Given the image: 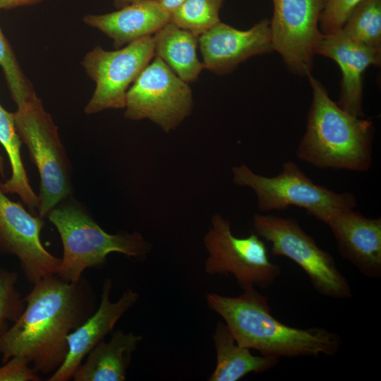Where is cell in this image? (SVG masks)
I'll return each mask as SVG.
<instances>
[{
  "label": "cell",
  "mask_w": 381,
  "mask_h": 381,
  "mask_svg": "<svg viewBox=\"0 0 381 381\" xmlns=\"http://www.w3.org/2000/svg\"><path fill=\"white\" fill-rule=\"evenodd\" d=\"M155 56L186 83L195 81L204 68L197 54L199 36L170 21L152 37Z\"/></svg>",
  "instance_id": "ffe728a7"
},
{
  "label": "cell",
  "mask_w": 381,
  "mask_h": 381,
  "mask_svg": "<svg viewBox=\"0 0 381 381\" xmlns=\"http://www.w3.org/2000/svg\"><path fill=\"white\" fill-rule=\"evenodd\" d=\"M112 282L104 281L100 303L95 311L67 337L68 351L63 364L48 381H67L88 353L114 330L119 320L138 301L139 295L131 289L126 290L116 302L110 301Z\"/></svg>",
  "instance_id": "9a60e30c"
},
{
  "label": "cell",
  "mask_w": 381,
  "mask_h": 381,
  "mask_svg": "<svg viewBox=\"0 0 381 381\" xmlns=\"http://www.w3.org/2000/svg\"><path fill=\"white\" fill-rule=\"evenodd\" d=\"M83 22L111 39L119 49L135 40L155 34L170 21V14L158 0H140L104 14H89Z\"/></svg>",
  "instance_id": "e0dca14e"
},
{
  "label": "cell",
  "mask_w": 381,
  "mask_h": 381,
  "mask_svg": "<svg viewBox=\"0 0 381 381\" xmlns=\"http://www.w3.org/2000/svg\"><path fill=\"white\" fill-rule=\"evenodd\" d=\"M186 0H158L161 6L170 14L175 11Z\"/></svg>",
  "instance_id": "f1b7e54d"
},
{
  "label": "cell",
  "mask_w": 381,
  "mask_h": 381,
  "mask_svg": "<svg viewBox=\"0 0 381 381\" xmlns=\"http://www.w3.org/2000/svg\"><path fill=\"white\" fill-rule=\"evenodd\" d=\"M18 274L0 267V335L8 329V322H14L25 308V301L16 284Z\"/></svg>",
  "instance_id": "d4e9b609"
},
{
  "label": "cell",
  "mask_w": 381,
  "mask_h": 381,
  "mask_svg": "<svg viewBox=\"0 0 381 381\" xmlns=\"http://www.w3.org/2000/svg\"><path fill=\"white\" fill-rule=\"evenodd\" d=\"M0 175L5 177V165L3 157L0 155Z\"/></svg>",
  "instance_id": "4dcf8cb0"
},
{
  "label": "cell",
  "mask_w": 381,
  "mask_h": 381,
  "mask_svg": "<svg viewBox=\"0 0 381 381\" xmlns=\"http://www.w3.org/2000/svg\"><path fill=\"white\" fill-rule=\"evenodd\" d=\"M71 197L59 202L47 218L56 227L63 245L57 275L68 282L83 277L87 268L105 265L107 257L119 253L137 260H145L151 244L138 231L110 234Z\"/></svg>",
  "instance_id": "277c9868"
},
{
  "label": "cell",
  "mask_w": 381,
  "mask_h": 381,
  "mask_svg": "<svg viewBox=\"0 0 381 381\" xmlns=\"http://www.w3.org/2000/svg\"><path fill=\"white\" fill-rule=\"evenodd\" d=\"M141 335L121 330L112 332L109 341L98 343L73 375L74 381H124L133 353Z\"/></svg>",
  "instance_id": "ac0fdd59"
},
{
  "label": "cell",
  "mask_w": 381,
  "mask_h": 381,
  "mask_svg": "<svg viewBox=\"0 0 381 381\" xmlns=\"http://www.w3.org/2000/svg\"><path fill=\"white\" fill-rule=\"evenodd\" d=\"M212 339L216 365L209 381H238L248 374L267 371L279 362V358L254 356L250 349L240 346L224 320L217 322Z\"/></svg>",
  "instance_id": "d6986e66"
},
{
  "label": "cell",
  "mask_w": 381,
  "mask_h": 381,
  "mask_svg": "<svg viewBox=\"0 0 381 381\" xmlns=\"http://www.w3.org/2000/svg\"><path fill=\"white\" fill-rule=\"evenodd\" d=\"M0 366V381H39L38 372L27 360L13 356Z\"/></svg>",
  "instance_id": "4316f807"
},
{
  "label": "cell",
  "mask_w": 381,
  "mask_h": 381,
  "mask_svg": "<svg viewBox=\"0 0 381 381\" xmlns=\"http://www.w3.org/2000/svg\"><path fill=\"white\" fill-rule=\"evenodd\" d=\"M0 143L4 147L11 165V176L0 183L5 193H16L32 214L37 215L40 198L32 188L20 155L22 143L14 123L13 113L7 111L0 104Z\"/></svg>",
  "instance_id": "44dd1931"
},
{
  "label": "cell",
  "mask_w": 381,
  "mask_h": 381,
  "mask_svg": "<svg viewBox=\"0 0 381 381\" xmlns=\"http://www.w3.org/2000/svg\"><path fill=\"white\" fill-rule=\"evenodd\" d=\"M44 219L11 200L0 188V253L17 257L27 280L35 284L57 274L61 264L40 241Z\"/></svg>",
  "instance_id": "7c38bea8"
},
{
  "label": "cell",
  "mask_w": 381,
  "mask_h": 381,
  "mask_svg": "<svg viewBox=\"0 0 381 381\" xmlns=\"http://www.w3.org/2000/svg\"><path fill=\"white\" fill-rule=\"evenodd\" d=\"M341 30L352 40L381 49V0H363Z\"/></svg>",
  "instance_id": "7402d4cb"
},
{
  "label": "cell",
  "mask_w": 381,
  "mask_h": 381,
  "mask_svg": "<svg viewBox=\"0 0 381 381\" xmlns=\"http://www.w3.org/2000/svg\"><path fill=\"white\" fill-rule=\"evenodd\" d=\"M254 232L271 245L274 256L286 257L299 266L319 294L334 299L353 296L351 287L334 257L320 248L291 217L255 214Z\"/></svg>",
  "instance_id": "8992f818"
},
{
  "label": "cell",
  "mask_w": 381,
  "mask_h": 381,
  "mask_svg": "<svg viewBox=\"0 0 381 381\" xmlns=\"http://www.w3.org/2000/svg\"><path fill=\"white\" fill-rule=\"evenodd\" d=\"M204 238L208 253L205 271L210 275L231 274L243 291L270 288L281 274L278 265L272 262L264 240L255 232L237 237L231 223L215 214Z\"/></svg>",
  "instance_id": "52a82bcc"
},
{
  "label": "cell",
  "mask_w": 381,
  "mask_h": 381,
  "mask_svg": "<svg viewBox=\"0 0 381 381\" xmlns=\"http://www.w3.org/2000/svg\"><path fill=\"white\" fill-rule=\"evenodd\" d=\"M315 53L332 59L342 73L338 105L350 114L364 117L363 74L370 66H379L381 49L352 40L342 30L323 35Z\"/></svg>",
  "instance_id": "2e32d148"
},
{
  "label": "cell",
  "mask_w": 381,
  "mask_h": 381,
  "mask_svg": "<svg viewBox=\"0 0 381 381\" xmlns=\"http://www.w3.org/2000/svg\"><path fill=\"white\" fill-rule=\"evenodd\" d=\"M363 0H325L319 26L323 35L341 30L354 8Z\"/></svg>",
  "instance_id": "484cf974"
},
{
  "label": "cell",
  "mask_w": 381,
  "mask_h": 381,
  "mask_svg": "<svg viewBox=\"0 0 381 381\" xmlns=\"http://www.w3.org/2000/svg\"><path fill=\"white\" fill-rule=\"evenodd\" d=\"M0 67L13 101L18 106L35 96L30 81L23 73L8 41L0 28Z\"/></svg>",
  "instance_id": "cb8c5ba5"
},
{
  "label": "cell",
  "mask_w": 381,
  "mask_h": 381,
  "mask_svg": "<svg viewBox=\"0 0 381 381\" xmlns=\"http://www.w3.org/2000/svg\"><path fill=\"white\" fill-rule=\"evenodd\" d=\"M270 28L273 50L289 71L303 76L310 73L316 48L323 37L319 23L325 0H272Z\"/></svg>",
  "instance_id": "8fae6325"
},
{
  "label": "cell",
  "mask_w": 381,
  "mask_h": 381,
  "mask_svg": "<svg viewBox=\"0 0 381 381\" xmlns=\"http://www.w3.org/2000/svg\"><path fill=\"white\" fill-rule=\"evenodd\" d=\"M198 46L205 68L229 73L248 59L273 50L270 20L263 19L247 30L219 22L199 36Z\"/></svg>",
  "instance_id": "5bb4252c"
},
{
  "label": "cell",
  "mask_w": 381,
  "mask_h": 381,
  "mask_svg": "<svg viewBox=\"0 0 381 381\" xmlns=\"http://www.w3.org/2000/svg\"><path fill=\"white\" fill-rule=\"evenodd\" d=\"M208 308L220 315L235 341L267 356H334L341 346L339 335L320 327L289 326L271 313L268 298L255 288L236 297L207 293Z\"/></svg>",
  "instance_id": "7a4b0ae2"
},
{
  "label": "cell",
  "mask_w": 381,
  "mask_h": 381,
  "mask_svg": "<svg viewBox=\"0 0 381 381\" xmlns=\"http://www.w3.org/2000/svg\"><path fill=\"white\" fill-rule=\"evenodd\" d=\"M307 77L313 101L297 158L322 169L368 171L373 162V122L343 110L320 81L311 73Z\"/></svg>",
  "instance_id": "3957f363"
},
{
  "label": "cell",
  "mask_w": 381,
  "mask_h": 381,
  "mask_svg": "<svg viewBox=\"0 0 381 381\" xmlns=\"http://www.w3.org/2000/svg\"><path fill=\"white\" fill-rule=\"evenodd\" d=\"M224 0H186L170 16L176 26L200 36L220 22Z\"/></svg>",
  "instance_id": "603a6c76"
},
{
  "label": "cell",
  "mask_w": 381,
  "mask_h": 381,
  "mask_svg": "<svg viewBox=\"0 0 381 381\" xmlns=\"http://www.w3.org/2000/svg\"><path fill=\"white\" fill-rule=\"evenodd\" d=\"M33 285L23 311L0 335V356L3 363L22 357L38 373L52 374L66 358L68 335L95 311L97 298L83 277L68 282L52 274Z\"/></svg>",
  "instance_id": "6da1fadb"
},
{
  "label": "cell",
  "mask_w": 381,
  "mask_h": 381,
  "mask_svg": "<svg viewBox=\"0 0 381 381\" xmlns=\"http://www.w3.org/2000/svg\"><path fill=\"white\" fill-rule=\"evenodd\" d=\"M193 106L188 84L155 56L128 90L124 116L134 121L148 119L169 133L190 114Z\"/></svg>",
  "instance_id": "9c48e42d"
},
{
  "label": "cell",
  "mask_w": 381,
  "mask_h": 381,
  "mask_svg": "<svg viewBox=\"0 0 381 381\" xmlns=\"http://www.w3.org/2000/svg\"><path fill=\"white\" fill-rule=\"evenodd\" d=\"M16 129L28 150L40 178L37 214L47 217L59 202L72 195L71 164L61 141L58 127L37 95L17 107Z\"/></svg>",
  "instance_id": "5b68a950"
},
{
  "label": "cell",
  "mask_w": 381,
  "mask_h": 381,
  "mask_svg": "<svg viewBox=\"0 0 381 381\" xmlns=\"http://www.w3.org/2000/svg\"><path fill=\"white\" fill-rule=\"evenodd\" d=\"M233 181L247 186L256 194L258 206L262 212L284 210L296 206L308 211L325 207L354 209L357 200L349 192L337 193L316 184L293 161H286L274 176L257 174L243 164L232 168Z\"/></svg>",
  "instance_id": "ba28073f"
},
{
  "label": "cell",
  "mask_w": 381,
  "mask_h": 381,
  "mask_svg": "<svg viewBox=\"0 0 381 381\" xmlns=\"http://www.w3.org/2000/svg\"><path fill=\"white\" fill-rule=\"evenodd\" d=\"M325 224L340 255L363 276L381 277V218L367 217L349 207H325L306 212Z\"/></svg>",
  "instance_id": "4fadbf2b"
},
{
  "label": "cell",
  "mask_w": 381,
  "mask_h": 381,
  "mask_svg": "<svg viewBox=\"0 0 381 381\" xmlns=\"http://www.w3.org/2000/svg\"><path fill=\"white\" fill-rule=\"evenodd\" d=\"M43 0H0V10H11L20 7L32 6Z\"/></svg>",
  "instance_id": "83f0119b"
},
{
  "label": "cell",
  "mask_w": 381,
  "mask_h": 381,
  "mask_svg": "<svg viewBox=\"0 0 381 381\" xmlns=\"http://www.w3.org/2000/svg\"><path fill=\"white\" fill-rule=\"evenodd\" d=\"M140 0H113L116 8L120 9Z\"/></svg>",
  "instance_id": "f546056e"
},
{
  "label": "cell",
  "mask_w": 381,
  "mask_h": 381,
  "mask_svg": "<svg viewBox=\"0 0 381 381\" xmlns=\"http://www.w3.org/2000/svg\"><path fill=\"white\" fill-rule=\"evenodd\" d=\"M154 56L152 36L142 37L114 51L97 46L87 53L81 64L96 86L85 107V114L124 108L128 90Z\"/></svg>",
  "instance_id": "30bf717a"
}]
</instances>
